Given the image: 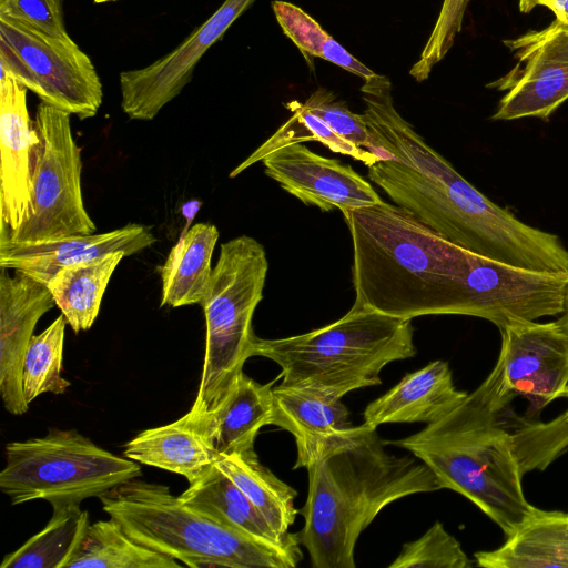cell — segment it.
<instances>
[{
	"instance_id": "cell-15",
	"label": "cell",
	"mask_w": 568,
	"mask_h": 568,
	"mask_svg": "<svg viewBox=\"0 0 568 568\" xmlns=\"http://www.w3.org/2000/svg\"><path fill=\"white\" fill-rule=\"evenodd\" d=\"M0 394L12 415L27 413L22 388L23 358L33 331L55 302L47 284L0 267Z\"/></svg>"
},
{
	"instance_id": "cell-14",
	"label": "cell",
	"mask_w": 568,
	"mask_h": 568,
	"mask_svg": "<svg viewBox=\"0 0 568 568\" xmlns=\"http://www.w3.org/2000/svg\"><path fill=\"white\" fill-rule=\"evenodd\" d=\"M262 163L265 174L284 191L323 212L339 210L344 215L383 201L351 165L322 156L302 143L280 148L263 158Z\"/></svg>"
},
{
	"instance_id": "cell-30",
	"label": "cell",
	"mask_w": 568,
	"mask_h": 568,
	"mask_svg": "<svg viewBox=\"0 0 568 568\" xmlns=\"http://www.w3.org/2000/svg\"><path fill=\"white\" fill-rule=\"evenodd\" d=\"M272 8L285 36L303 54L321 58L363 80L375 74L300 7L287 1L274 0Z\"/></svg>"
},
{
	"instance_id": "cell-9",
	"label": "cell",
	"mask_w": 568,
	"mask_h": 568,
	"mask_svg": "<svg viewBox=\"0 0 568 568\" xmlns=\"http://www.w3.org/2000/svg\"><path fill=\"white\" fill-rule=\"evenodd\" d=\"M70 115L39 103L33 122L39 141L32 156L31 214L14 231L0 227V239L41 242L95 233L83 203L81 149L74 141Z\"/></svg>"
},
{
	"instance_id": "cell-25",
	"label": "cell",
	"mask_w": 568,
	"mask_h": 568,
	"mask_svg": "<svg viewBox=\"0 0 568 568\" xmlns=\"http://www.w3.org/2000/svg\"><path fill=\"white\" fill-rule=\"evenodd\" d=\"M124 256L123 252H111L68 265L57 271L47 282L55 306L74 333L91 328L99 315L110 278Z\"/></svg>"
},
{
	"instance_id": "cell-6",
	"label": "cell",
	"mask_w": 568,
	"mask_h": 568,
	"mask_svg": "<svg viewBox=\"0 0 568 568\" xmlns=\"http://www.w3.org/2000/svg\"><path fill=\"white\" fill-rule=\"evenodd\" d=\"M412 320L353 304L336 322L290 337L254 342L253 356L281 367L280 384L310 387L342 398L345 394L379 385L389 363L414 357Z\"/></svg>"
},
{
	"instance_id": "cell-36",
	"label": "cell",
	"mask_w": 568,
	"mask_h": 568,
	"mask_svg": "<svg viewBox=\"0 0 568 568\" xmlns=\"http://www.w3.org/2000/svg\"><path fill=\"white\" fill-rule=\"evenodd\" d=\"M0 69L26 89L39 95L40 85L26 61L2 39H0Z\"/></svg>"
},
{
	"instance_id": "cell-27",
	"label": "cell",
	"mask_w": 568,
	"mask_h": 568,
	"mask_svg": "<svg viewBox=\"0 0 568 568\" xmlns=\"http://www.w3.org/2000/svg\"><path fill=\"white\" fill-rule=\"evenodd\" d=\"M215 465L242 489L277 535H291L288 529L298 513L294 504L297 493L261 464L256 453L219 456Z\"/></svg>"
},
{
	"instance_id": "cell-13",
	"label": "cell",
	"mask_w": 568,
	"mask_h": 568,
	"mask_svg": "<svg viewBox=\"0 0 568 568\" xmlns=\"http://www.w3.org/2000/svg\"><path fill=\"white\" fill-rule=\"evenodd\" d=\"M496 364L503 385L540 410L558 399L568 381V333L559 321L517 322L499 329Z\"/></svg>"
},
{
	"instance_id": "cell-10",
	"label": "cell",
	"mask_w": 568,
	"mask_h": 568,
	"mask_svg": "<svg viewBox=\"0 0 568 568\" xmlns=\"http://www.w3.org/2000/svg\"><path fill=\"white\" fill-rule=\"evenodd\" d=\"M503 42L516 64L487 84L506 92L490 119L547 120L568 100V24L555 19L541 30Z\"/></svg>"
},
{
	"instance_id": "cell-24",
	"label": "cell",
	"mask_w": 568,
	"mask_h": 568,
	"mask_svg": "<svg viewBox=\"0 0 568 568\" xmlns=\"http://www.w3.org/2000/svg\"><path fill=\"white\" fill-rule=\"evenodd\" d=\"M220 232L209 223H196L171 248L160 274V306L201 304L212 275V255Z\"/></svg>"
},
{
	"instance_id": "cell-1",
	"label": "cell",
	"mask_w": 568,
	"mask_h": 568,
	"mask_svg": "<svg viewBox=\"0 0 568 568\" xmlns=\"http://www.w3.org/2000/svg\"><path fill=\"white\" fill-rule=\"evenodd\" d=\"M366 120L390 158L368 166V179L396 205L471 253L523 268L568 272V248L558 235L485 196L424 141L393 99L374 103Z\"/></svg>"
},
{
	"instance_id": "cell-18",
	"label": "cell",
	"mask_w": 568,
	"mask_h": 568,
	"mask_svg": "<svg viewBox=\"0 0 568 568\" xmlns=\"http://www.w3.org/2000/svg\"><path fill=\"white\" fill-rule=\"evenodd\" d=\"M467 395L456 388L448 363L434 361L406 374L369 403L363 413V424L376 429L386 423L430 424L453 410Z\"/></svg>"
},
{
	"instance_id": "cell-2",
	"label": "cell",
	"mask_w": 568,
	"mask_h": 568,
	"mask_svg": "<svg viewBox=\"0 0 568 568\" xmlns=\"http://www.w3.org/2000/svg\"><path fill=\"white\" fill-rule=\"evenodd\" d=\"M506 389L497 364L485 381L453 410L422 430L387 442L426 464L440 489L454 490L484 511L506 536L538 508L523 489L525 473L544 468L568 444L565 415L550 424L511 426Z\"/></svg>"
},
{
	"instance_id": "cell-28",
	"label": "cell",
	"mask_w": 568,
	"mask_h": 568,
	"mask_svg": "<svg viewBox=\"0 0 568 568\" xmlns=\"http://www.w3.org/2000/svg\"><path fill=\"white\" fill-rule=\"evenodd\" d=\"M175 559L149 549L130 538L110 517L90 524L67 568H179Z\"/></svg>"
},
{
	"instance_id": "cell-23",
	"label": "cell",
	"mask_w": 568,
	"mask_h": 568,
	"mask_svg": "<svg viewBox=\"0 0 568 568\" xmlns=\"http://www.w3.org/2000/svg\"><path fill=\"white\" fill-rule=\"evenodd\" d=\"M474 557L485 568H568L566 515L538 509L499 548Z\"/></svg>"
},
{
	"instance_id": "cell-19",
	"label": "cell",
	"mask_w": 568,
	"mask_h": 568,
	"mask_svg": "<svg viewBox=\"0 0 568 568\" xmlns=\"http://www.w3.org/2000/svg\"><path fill=\"white\" fill-rule=\"evenodd\" d=\"M271 425L293 435L296 445L293 469L302 468L313 452L354 428L342 398L315 388L282 384L273 387Z\"/></svg>"
},
{
	"instance_id": "cell-33",
	"label": "cell",
	"mask_w": 568,
	"mask_h": 568,
	"mask_svg": "<svg viewBox=\"0 0 568 568\" xmlns=\"http://www.w3.org/2000/svg\"><path fill=\"white\" fill-rule=\"evenodd\" d=\"M303 106L320 116L344 140L385 159L364 114L351 111L333 92L320 88L306 99Z\"/></svg>"
},
{
	"instance_id": "cell-29",
	"label": "cell",
	"mask_w": 568,
	"mask_h": 568,
	"mask_svg": "<svg viewBox=\"0 0 568 568\" xmlns=\"http://www.w3.org/2000/svg\"><path fill=\"white\" fill-rule=\"evenodd\" d=\"M292 112L291 118L281 125L264 143L233 169L229 176L235 178L247 168L260 162L271 152L292 143L317 141L335 153L347 155L371 166L382 158L371 151L358 148L337 135L320 116L310 112L303 103L294 100L285 104Z\"/></svg>"
},
{
	"instance_id": "cell-20",
	"label": "cell",
	"mask_w": 568,
	"mask_h": 568,
	"mask_svg": "<svg viewBox=\"0 0 568 568\" xmlns=\"http://www.w3.org/2000/svg\"><path fill=\"white\" fill-rule=\"evenodd\" d=\"M124 456L136 463L179 474L190 484L216 462L209 419L186 413L180 419L138 434L125 444Z\"/></svg>"
},
{
	"instance_id": "cell-12",
	"label": "cell",
	"mask_w": 568,
	"mask_h": 568,
	"mask_svg": "<svg viewBox=\"0 0 568 568\" xmlns=\"http://www.w3.org/2000/svg\"><path fill=\"white\" fill-rule=\"evenodd\" d=\"M255 0L224 2L174 50L142 69L120 73L121 108L131 120H153L191 81L204 53Z\"/></svg>"
},
{
	"instance_id": "cell-5",
	"label": "cell",
	"mask_w": 568,
	"mask_h": 568,
	"mask_svg": "<svg viewBox=\"0 0 568 568\" xmlns=\"http://www.w3.org/2000/svg\"><path fill=\"white\" fill-rule=\"evenodd\" d=\"M103 510L138 544L192 568H294L300 541L263 542L180 501L164 485L138 478L99 497Z\"/></svg>"
},
{
	"instance_id": "cell-17",
	"label": "cell",
	"mask_w": 568,
	"mask_h": 568,
	"mask_svg": "<svg viewBox=\"0 0 568 568\" xmlns=\"http://www.w3.org/2000/svg\"><path fill=\"white\" fill-rule=\"evenodd\" d=\"M156 242L151 229L129 223L122 227L88 235H72L41 242L0 239V267L20 271L44 284L60 268L90 261L111 252L136 254Z\"/></svg>"
},
{
	"instance_id": "cell-34",
	"label": "cell",
	"mask_w": 568,
	"mask_h": 568,
	"mask_svg": "<svg viewBox=\"0 0 568 568\" xmlns=\"http://www.w3.org/2000/svg\"><path fill=\"white\" fill-rule=\"evenodd\" d=\"M469 0H443L436 22L409 74L418 82L425 81L433 68L454 45L462 31Z\"/></svg>"
},
{
	"instance_id": "cell-22",
	"label": "cell",
	"mask_w": 568,
	"mask_h": 568,
	"mask_svg": "<svg viewBox=\"0 0 568 568\" xmlns=\"http://www.w3.org/2000/svg\"><path fill=\"white\" fill-rule=\"evenodd\" d=\"M248 377L244 372L223 406L210 417L209 430L219 456L255 453V438L263 426L271 425L273 416V387Z\"/></svg>"
},
{
	"instance_id": "cell-4",
	"label": "cell",
	"mask_w": 568,
	"mask_h": 568,
	"mask_svg": "<svg viewBox=\"0 0 568 568\" xmlns=\"http://www.w3.org/2000/svg\"><path fill=\"white\" fill-rule=\"evenodd\" d=\"M343 216L353 242L355 305L407 320L450 315L457 278L475 253L384 201Z\"/></svg>"
},
{
	"instance_id": "cell-7",
	"label": "cell",
	"mask_w": 568,
	"mask_h": 568,
	"mask_svg": "<svg viewBox=\"0 0 568 568\" xmlns=\"http://www.w3.org/2000/svg\"><path fill=\"white\" fill-rule=\"evenodd\" d=\"M268 271L264 246L240 235L220 246V254L200 304L206 324L202 376L191 412L211 416L224 404L253 356V315L263 298Z\"/></svg>"
},
{
	"instance_id": "cell-38",
	"label": "cell",
	"mask_w": 568,
	"mask_h": 568,
	"mask_svg": "<svg viewBox=\"0 0 568 568\" xmlns=\"http://www.w3.org/2000/svg\"><path fill=\"white\" fill-rule=\"evenodd\" d=\"M564 329L568 333V287L565 295L564 312L561 317L558 320Z\"/></svg>"
},
{
	"instance_id": "cell-39",
	"label": "cell",
	"mask_w": 568,
	"mask_h": 568,
	"mask_svg": "<svg viewBox=\"0 0 568 568\" xmlns=\"http://www.w3.org/2000/svg\"><path fill=\"white\" fill-rule=\"evenodd\" d=\"M560 397H566V398H568V381H567V383H566V385H565L564 389H562V390H561V393H560L559 398H560ZM564 415H565V418H566V420H567V423H568V410H567Z\"/></svg>"
},
{
	"instance_id": "cell-26",
	"label": "cell",
	"mask_w": 568,
	"mask_h": 568,
	"mask_svg": "<svg viewBox=\"0 0 568 568\" xmlns=\"http://www.w3.org/2000/svg\"><path fill=\"white\" fill-rule=\"evenodd\" d=\"M47 525L22 546L4 556L1 568H67L90 525L80 504L54 506Z\"/></svg>"
},
{
	"instance_id": "cell-8",
	"label": "cell",
	"mask_w": 568,
	"mask_h": 568,
	"mask_svg": "<svg viewBox=\"0 0 568 568\" xmlns=\"http://www.w3.org/2000/svg\"><path fill=\"white\" fill-rule=\"evenodd\" d=\"M142 476L140 465L114 455L74 429L6 445L0 489L11 505L47 500L52 507L81 504Z\"/></svg>"
},
{
	"instance_id": "cell-31",
	"label": "cell",
	"mask_w": 568,
	"mask_h": 568,
	"mask_svg": "<svg viewBox=\"0 0 568 568\" xmlns=\"http://www.w3.org/2000/svg\"><path fill=\"white\" fill-rule=\"evenodd\" d=\"M67 324L61 314L29 342L22 366V388L28 404L44 393L63 394L71 385L61 374Z\"/></svg>"
},
{
	"instance_id": "cell-11",
	"label": "cell",
	"mask_w": 568,
	"mask_h": 568,
	"mask_svg": "<svg viewBox=\"0 0 568 568\" xmlns=\"http://www.w3.org/2000/svg\"><path fill=\"white\" fill-rule=\"evenodd\" d=\"M0 39L33 71L41 102L81 120L98 113L103 99L102 83L89 55L71 37H52L0 16Z\"/></svg>"
},
{
	"instance_id": "cell-41",
	"label": "cell",
	"mask_w": 568,
	"mask_h": 568,
	"mask_svg": "<svg viewBox=\"0 0 568 568\" xmlns=\"http://www.w3.org/2000/svg\"><path fill=\"white\" fill-rule=\"evenodd\" d=\"M565 515H566V518H567V520H568V513H565Z\"/></svg>"
},
{
	"instance_id": "cell-16",
	"label": "cell",
	"mask_w": 568,
	"mask_h": 568,
	"mask_svg": "<svg viewBox=\"0 0 568 568\" xmlns=\"http://www.w3.org/2000/svg\"><path fill=\"white\" fill-rule=\"evenodd\" d=\"M27 90L0 77V227L14 231L32 209V156L39 141L27 106Z\"/></svg>"
},
{
	"instance_id": "cell-37",
	"label": "cell",
	"mask_w": 568,
	"mask_h": 568,
	"mask_svg": "<svg viewBox=\"0 0 568 568\" xmlns=\"http://www.w3.org/2000/svg\"><path fill=\"white\" fill-rule=\"evenodd\" d=\"M539 6L548 8L554 12L556 20L568 24V0H518L521 13H528Z\"/></svg>"
},
{
	"instance_id": "cell-35",
	"label": "cell",
	"mask_w": 568,
	"mask_h": 568,
	"mask_svg": "<svg viewBox=\"0 0 568 568\" xmlns=\"http://www.w3.org/2000/svg\"><path fill=\"white\" fill-rule=\"evenodd\" d=\"M0 16L52 37H70L64 23L63 0H0Z\"/></svg>"
},
{
	"instance_id": "cell-32",
	"label": "cell",
	"mask_w": 568,
	"mask_h": 568,
	"mask_svg": "<svg viewBox=\"0 0 568 568\" xmlns=\"http://www.w3.org/2000/svg\"><path fill=\"white\" fill-rule=\"evenodd\" d=\"M474 562L459 541L436 521L422 537L403 545L389 568H470Z\"/></svg>"
},
{
	"instance_id": "cell-3",
	"label": "cell",
	"mask_w": 568,
	"mask_h": 568,
	"mask_svg": "<svg viewBox=\"0 0 568 568\" xmlns=\"http://www.w3.org/2000/svg\"><path fill=\"white\" fill-rule=\"evenodd\" d=\"M302 468L308 493L297 535L313 568H355V545L383 508L440 489L426 464L388 453L377 429L365 424L313 452Z\"/></svg>"
},
{
	"instance_id": "cell-40",
	"label": "cell",
	"mask_w": 568,
	"mask_h": 568,
	"mask_svg": "<svg viewBox=\"0 0 568 568\" xmlns=\"http://www.w3.org/2000/svg\"><path fill=\"white\" fill-rule=\"evenodd\" d=\"M110 1H116V0H94L95 3H104Z\"/></svg>"
},
{
	"instance_id": "cell-21",
	"label": "cell",
	"mask_w": 568,
	"mask_h": 568,
	"mask_svg": "<svg viewBox=\"0 0 568 568\" xmlns=\"http://www.w3.org/2000/svg\"><path fill=\"white\" fill-rule=\"evenodd\" d=\"M179 499L184 505L250 538L271 544L300 541L297 534L281 537L242 489L215 464L190 484Z\"/></svg>"
}]
</instances>
